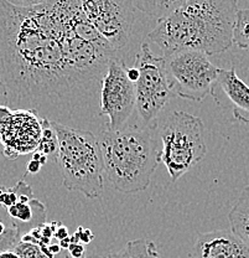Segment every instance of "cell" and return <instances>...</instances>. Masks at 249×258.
<instances>
[{"mask_svg": "<svg viewBox=\"0 0 249 258\" xmlns=\"http://www.w3.org/2000/svg\"><path fill=\"white\" fill-rule=\"evenodd\" d=\"M127 70L124 61L114 56L102 77L101 114L108 117L109 131L124 127L135 109V88Z\"/></svg>", "mask_w": 249, "mask_h": 258, "instance_id": "obj_9", "label": "cell"}, {"mask_svg": "<svg viewBox=\"0 0 249 258\" xmlns=\"http://www.w3.org/2000/svg\"><path fill=\"white\" fill-rule=\"evenodd\" d=\"M202 119L184 111H175L166 118L160 129L162 148L160 160L171 181L175 182L189 173L207 154Z\"/></svg>", "mask_w": 249, "mask_h": 258, "instance_id": "obj_5", "label": "cell"}, {"mask_svg": "<svg viewBox=\"0 0 249 258\" xmlns=\"http://www.w3.org/2000/svg\"><path fill=\"white\" fill-rule=\"evenodd\" d=\"M95 238L93 233L91 232V230L88 228H83V227H78L77 228L76 233L71 237L72 242H79L82 244H88L91 241Z\"/></svg>", "mask_w": 249, "mask_h": 258, "instance_id": "obj_22", "label": "cell"}, {"mask_svg": "<svg viewBox=\"0 0 249 258\" xmlns=\"http://www.w3.org/2000/svg\"><path fill=\"white\" fill-rule=\"evenodd\" d=\"M127 74H128V77H129V80L134 83L136 80H138V77H139V70L136 69L135 66H134V67H128Z\"/></svg>", "mask_w": 249, "mask_h": 258, "instance_id": "obj_27", "label": "cell"}, {"mask_svg": "<svg viewBox=\"0 0 249 258\" xmlns=\"http://www.w3.org/2000/svg\"><path fill=\"white\" fill-rule=\"evenodd\" d=\"M186 2L187 0H133V4L135 9L159 20L180 8Z\"/></svg>", "mask_w": 249, "mask_h": 258, "instance_id": "obj_16", "label": "cell"}, {"mask_svg": "<svg viewBox=\"0 0 249 258\" xmlns=\"http://www.w3.org/2000/svg\"><path fill=\"white\" fill-rule=\"evenodd\" d=\"M162 56L166 79L174 95L195 102L212 95L219 69L206 53L184 50Z\"/></svg>", "mask_w": 249, "mask_h": 258, "instance_id": "obj_6", "label": "cell"}, {"mask_svg": "<svg viewBox=\"0 0 249 258\" xmlns=\"http://www.w3.org/2000/svg\"><path fill=\"white\" fill-rule=\"evenodd\" d=\"M36 150L46 155L47 158L53 157L56 161V157H57V137H56L55 131L51 125V120L46 119V118H42V134Z\"/></svg>", "mask_w": 249, "mask_h": 258, "instance_id": "obj_18", "label": "cell"}, {"mask_svg": "<svg viewBox=\"0 0 249 258\" xmlns=\"http://www.w3.org/2000/svg\"><path fill=\"white\" fill-rule=\"evenodd\" d=\"M14 249L20 258H51L47 254H45L36 243L30 241L20 240L17 243V246L14 247ZM53 258H69V256L67 251H62L60 254Z\"/></svg>", "mask_w": 249, "mask_h": 258, "instance_id": "obj_20", "label": "cell"}, {"mask_svg": "<svg viewBox=\"0 0 249 258\" xmlns=\"http://www.w3.org/2000/svg\"><path fill=\"white\" fill-rule=\"evenodd\" d=\"M232 41L242 50L249 48V9H238L232 31Z\"/></svg>", "mask_w": 249, "mask_h": 258, "instance_id": "obj_17", "label": "cell"}, {"mask_svg": "<svg viewBox=\"0 0 249 258\" xmlns=\"http://www.w3.org/2000/svg\"><path fill=\"white\" fill-rule=\"evenodd\" d=\"M103 158L104 179L123 194H135L149 187L161 163L160 150L148 128L135 125L102 132L98 138Z\"/></svg>", "mask_w": 249, "mask_h": 258, "instance_id": "obj_3", "label": "cell"}, {"mask_svg": "<svg viewBox=\"0 0 249 258\" xmlns=\"http://www.w3.org/2000/svg\"><path fill=\"white\" fill-rule=\"evenodd\" d=\"M3 157H4V152H3V148L0 147V159H2Z\"/></svg>", "mask_w": 249, "mask_h": 258, "instance_id": "obj_32", "label": "cell"}, {"mask_svg": "<svg viewBox=\"0 0 249 258\" xmlns=\"http://www.w3.org/2000/svg\"><path fill=\"white\" fill-rule=\"evenodd\" d=\"M9 103V98H8V91L5 85L3 83L2 79H0V104H7Z\"/></svg>", "mask_w": 249, "mask_h": 258, "instance_id": "obj_26", "label": "cell"}, {"mask_svg": "<svg viewBox=\"0 0 249 258\" xmlns=\"http://www.w3.org/2000/svg\"><path fill=\"white\" fill-rule=\"evenodd\" d=\"M55 236L60 241L63 240V238L68 237V231H67V227H65V226H62V225H60V228H57V230H56Z\"/></svg>", "mask_w": 249, "mask_h": 258, "instance_id": "obj_28", "label": "cell"}, {"mask_svg": "<svg viewBox=\"0 0 249 258\" xmlns=\"http://www.w3.org/2000/svg\"><path fill=\"white\" fill-rule=\"evenodd\" d=\"M13 113H14V111L9 106H7V104H0V138L7 132L10 122H12Z\"/></svg>", "mask_w": 249, "mask_h": 258, "instance_id": "obj_21", "label": "cell"}, {"mask_svg": "<svg viewBox=\"0 0 249 258\" xmlns=\"http://www.w3.org/2000/svg\"><path fill=\"white\" fill-rule=\"evenodd\" d=\"M0 258H20L15 249H8L0 253Z\"/></svg>", "mask_w": 249, "mask_h": 258, "instance_id": "obj_30", "label": "cell"}, {"mask_svg": "<svg viewBox=\"0 0 249 258\" xmlns=\"http://www.w3.org/2000/svg\"><path fill=\"white\" fill-rule=\"evenodd\" d=\"M42 134V118L34 109H17L12 122L0 138L4 157L14 160L19 155L37 149Z\"/></svg>", "mask_w": 249, "mask_h": 258, "instance_id": "obj_10", "label": "cell"}, {"mask_svg": "<svg viewBox=\"0 0 249 258\" xmlns=\"http://www.w3.org/2000/svg\"><path fill=\"white\" fill-rule=\"evenodd\" d=\"M194 258H249V247L231 230L210 231L197 235Z\"/></svg>", "mask_w": 249, "mask_h": 258, "instance_id": "obj_12", "label": "cell"}, {"mask_svg": "<svg viewBox=\"0 0 249 258\" xmlns=\"http://www.w3.org/2000/svg\"><path fill=\"white\" fill-rule=\"evenodd\" d=\"M116 51L83 15L79 0L18 8L0 0V79L8 106L34 104L104 75Z\"/></svg>", "mask_w": 249, "mask_h": 258, "instance_id": "obj_1", "label": "cell"}, {"mask_svg": "<svg viewBox=\"0 0 249 258\" xmlns=\"http://www.w3.org/2000/svg\"><path fill=\"white\" fill-rule=\"evenodd\" d=\"M85 258H108V256H101V254H91V256H87Z\"/></svg>", "mask_w": 249, "mask_h": 258, "instance_id": "obj_31", "label": "cell"}, {"mask_svg": "<svg viewBox=\"0 0 249 258\" xmlns=\"http://www.w3.org/2000/svg\"><path fill=\"white\" fill-rule=\"evenodd\" d=\"M108 258H161L154 241L146 238L128 241L119 251L112 252Z\"/></svg>", "mask_w": 249, "mask_h": 258, "instance_id": "obj_15", "label": "cell"}, {"mask_svg": "<svg viewBox=\"0 0 249 258\" xmlns=\"http://www.w3.org/2000/svg\"><path fill=\"white\" fill-rule=\"evenodd\" d=\"M20 238L21 233L14 222L10 221V224L7 225L0 221V253L8 249H14Z\"/></svg>", "mask_w": 249, "mask_h": 258, "instance_id": "obj_19", "label": "cell"}, {"mask_svg": "<svg viewBox=\"0 0 249 258\" xmlns=\"http://www.w3.org/2000/svg\"><path fill=\"white\" fill-rule=\"evenodd\" d=\"M212 95L215 99L223 97L224 103L221 106L231 108L235 120L249 125V86L238 77L234 66L229 70H218Z\"/></svg>", "mask_w": 249, "mask_h": 258, "instance_id": "obj_11", "label": "cell"}, {"mask_svg": "<svg viewBox=\"0 0 249 258\" xmlns=\"http://www.w3.org/2000/svg\"><path fill=\"white\" fill-rule=\"evenodd\" d=\"M237 10V0H187L157 20L146 41L162 50V55L184 50L207 56L222 53L233 45Z\"/></svg>", "mask_w": 249, "mask_h": 258, "instance_id": "obj_2", "label": "cell"}, {"mask_svg": "<svg viewBox=\"0 0 249 258\" xmlns=\"http://www.w3.org/2000/svg\"><path fill=\"white\" fill-rule=\"evenodd\" d=\"M231 231L249 247V185L240 192L228 214Z\"/></svg>", "mask_w": 249, "mask_h": 258, "instance_id": "obj_14", "label": "cell"}, {"mask_svg": "<svg viewBox=\"0 0 249 258\" xmlns=\"http://www.w3.org/2000/svg\"><path fill=\"white\" fill-rule=\"evenodd\" d=\"M14 187L18 194V201L7 209V212L10 221L18 226L23 236L46 222V208L35 198L33 189L24 179L19 180Z\"/></svg>", "mask_w": 249, "mask_h": 258, "instance_id": "obj_13", "label": "cell"}, {"mask_svg": "<svg viewBox=\"0 0 249 258\" xmlns=\"http://www.w3.org/2000/svg\"><path fill=\"white\" fill-rule=\"evenodd\" d=\"M135 67L139 70L138 80L134 82L135 109L144 124L149 125L156 119L174 93L166 79L164 56L152 52L148 41L141 44Z\"/></svg>", "mask_w": 249, "mask_h": 258, "instance_id": "obj_7", "label": "cell"}, {"mask_svg": "<svg viewBox=\"0 0 249 258\" xmlns=\"http://www.w3.org/2000/svg\"><path fill=\"white\" fill-rule=\"evenodd\" d=\"M7 2L18 8H34L37 5L45 4L49 0H7Z\"/></svg>", "mask_w": 249, "mask_h": 258, "instance_id": "obj_24", "label": "cell"}, {"mask_svg": "<svg viewBox=\"0 0 249 258\" xmlns=\"http://www.w3.org/2000/svg\"><path fill=\"white\" fill-rule=\"evenodd\" d=\"M85 18L114 51L128 44L135 21L133 0H79Z\"/></svg>", "mask_w": 249, "mask_h": 258, "instance_id": "obj_8", "label": "cell"}, {"mask_svg": "<svg viewBox=\"0 0 249 258\" xmlns=\"http://www.w3.org/2000/svg\"><path fill=\"white\" fill-rule=\"evenodd\" d=\"M57 137V157L62 185L88 199L100 198L104 190V166L98 138L90 131L67 127L51 120Z\"/></svg>", "mask_w": 249, "mask_h": 258, "instance_id": "obj_4", "label": "cell"}, {"mask_svg": "<svg viewBox=\"0 0 249 258\" xmlns=\"http://www.w3.org/2000/svg\"><path fill=\"white\" fill-rule=\"evenodd\" d=\"M41 168H42V165L40 164V161L31 159L28 163V166H26V169H28V170H26V173H28V174H36V173H39L40 169H41Z\"/></svg>", "mask_w": 249, "mask_h": 258, "instance_id": "obj_25", "label": "cell"}, {"mask_svg": "<svg viewBox=\"0 0 249 258\" xmlns=\"http://www.w3.org/2000/svg\"><path fill=\"white\" fill-rule=\"evenodd\" d=\"M68 253L69 258H85L86 257V248L85 244L79 243V242H72L69 244L68 248L66 249Z\"/></svg>", "mask_w": 249, "mask_h": 258, "instance_id": "obj_23", "label": "cell"}, {"mask_svg": "<svg viewBox=\"0 0 249 258\" xmlns=\"http://www.w3.org/2000/svg\"><path fill=\"white\" fill-rule=\"evenodd\" d=\"M33 159L40 161V164H41V165H45L49 158H47L45 154H42V153L37 152V150H36V153H34V155H33Z\"/></svg>", "mask_w": 249, "mask_h": 258, "instance_id": "obj_29", "label": "cell"}]
</instances>
